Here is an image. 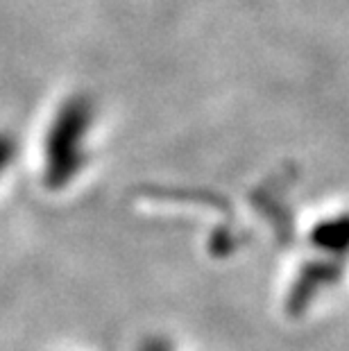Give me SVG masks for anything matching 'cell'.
Listing matches in <instances>:
<instances>
[{
    "label": "cell",
    "instance_id": "cell-1",
    "mask_svg": "<svg viewBox=\"0 0 349 351\" xmlns=\"http://www.w3.org/2000/svg\"><path fill=\"white\" fill-rule=\"evenodd\" d=\"M10 159H12V143H10V138L0 136V170L10 163Z\"/></svg>",
    "mask_w": 349,
    "mask_h": 351
}]
</instances>
